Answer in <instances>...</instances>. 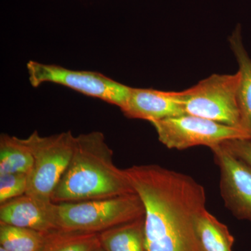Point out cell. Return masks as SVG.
<instances>
[{
  "mask_svg": "<svg viewBox=\"0 0 251 251\" xmlns=\"http://www.w3.org/2000/svg\"><path fill=\"white\" fill-rule=\"evenodd\" d=\"M220 170V191L226 208L251 222V166L224 145L211 148Z\"/></svg>",
  "mask_w": 251,
  "mask_h": 251,
  "instance_id": "ba28073f",
  "label": "cell"
},
{
  "mask_svg": "<svg viewBox=\"0 0 251 251\" xmlns=\"http://www.w3.org/2000/svg\"><path fill=\"white\" fill-rule=\"evenodd\" d=\"M239 80V72L213 74L180 92L185 113L243 129L237 100Z\"/></svg>",
  "mask_w": 251,
  "mask_h": 251,
  "instance_id": "5b68a950",
  "label": "cell"
},
{
  "mask_svg": "<svg viewBox=\"0 0 251 251\" xmlns=\"http://www.w3.org/2000/svg\"><path fill=\"white\" fill-rule=\"evenodd\" d=\"M27 175L7 173L0 175V204L26 193Z\"/></svg>",
  "mask_w": 251,
  "mask_h": 251,
  "instance_id": "e0dca14e",
  "label": "cell"
},
{
  "mask_svg": "<svg viewBox=\"0 0 251 251\" xmlns=\"http://www.w3.org/2000/svg\"><path fill=\"white\" fill-rule=\"evenodd\" d=\"M100 245L97 233L55 230L41 251H92Z\"/></svg>",
  "mask_w": 251,
  "mask_h": 251,
  "instance_id": "2e32d148",
  "label": "cell"
},
{
  "mask_svg": "<svg viewBox=\"0 0 251 251\" xmlns=\"http://www.w3.org/2000/svg\"><path fill=\"white\" fill-rule=\"evenodd\" d=\"M133 193L125 170L114 163L105 135L92 131L75 136L72 158L51 200L55 204L76 202Z\"/></svg>",
  "mask_w": 251,
  "mask_h": 251,
  "instance_id": "7a4b0ae2",
  "label": "cell"
},
{
  "mask_svg": "<svg viewBox=\"0 0 251 251\" xmlns=\"http://www.w3.org/2000/svg\"><path fill=\"white\" fill-rule=\"evenodd\" d=\"M23 140L34 157L25 194L52 202V193L72 158L75 136L71 130L50 136H41L36 130Z\"/></svg>",
  "mask_w": 251,
  "mask_h": 251,
  "instance_id": "277c9868",
  "label": "cell"
},
{
  "mask_svg": "<svg viewBox=\"0 0 251 251\" xmlns=\"http://www.w3.org/2000/svg\"><path fill=\"white\" fill-rule=\"evenodd\" d=\"M223 145L251 166V138L227 140Z\"/></svg>",
  "mask_w": 251,
  "mask_h": 251,
  "instance_id": "ac0fdd59",
  "label": "cell"
},
{
  "mask_svg": "<svg viewBox=\"0 0 251 251\" xmlns=\"http://www.w3.org/2000/svg\"><path fill=\"white\" fill-rule=\"evenodd\" d=\"M50 233L0 224V245L8 251H41Z\"/></svg>",
  "mask_w": 251,
  "mask_h": 251,
  "instance_id": "9a60e30c",
  "label": "cell"
},
{
  "mask_svg": "<svg viewBox=\"0 0 251 251\" xmlns=\"http://www.w3.org/2000/svg\"><path fill=\"white\" fill-rule=\"evenodd\" d=\"M122 112L128 118L151 122L184 115L180 92L131 87Z\"/></svg>",
  "mask_w": 251,
  "mask_h": 251,
  "instance_id": "9c48e42d",
  "label": "cell"
},
{
  "mask_svg": "<svg viewBox=\"0 0 251 251\" xmlns=\"http://www.w3.org/2000/svg\"><path fill=\"white\" fill-rule=\"evenodd\" d=\"M54 203L23 195L0 205V224L50 232L59 230L54 222Z\"/></svg>",
  "mask_w": 251,
  "mask_h": 251,
  "instance_id": "30bf717a",
  "label": "cell"
},
{
  "mask_svg": "<svg viewBox=\"0 0 251 251\" xmlns=\"http://www.w3.org/2000/svg\"><path fill=\"white\" fill-rule=\"evenodd\" d=\"M28 79L33 87L45 83L64 86L79 93L125 107L131 87L120 83L100 73L72 70L56 64L29 61L27 64Z\"/></svg>",
  "mask_w": 251,
  "mask_h": 251,
  "instance_id": "8992f818",
  "label": "cell"
},
{
  "mask_svg": "<svg viewBox=\"0 0 251 251\" xmlns=\"http://www.w3.org/2000/svg\"><path fill=\"white\" fill-rule=\"evenodd\" d=\"M151 124L156 130L158 140L171 150H184L196 146L211 149L227 140L251 138L242 128L188 114Z\"/></svg>",
  "mask_w": 251,
  "mask_h": 251,
  "instance_id": "52a82bcc",
  "label": "cell"
},
{
  "mask_svg": "<svg viewBox=\"0 0 251 251\" xmlns=\"http://www.w3.org/2000/svg\"><path fill=\"white\" fill-rule=\"evenodd\" d=\"M34 157L23 139L2 133L0 136V175L29 174Z\"/></svg>",
  "mask_w": 251,
  "mask_h": 251,
  "instance_id": "5bb4252c",
  "label": "cell"
},
{
  "mask_svg": "<svg viewBox=\"0 0 251 251\" xmlns=\"http://www.w3.org/2000/svg\"><path fill=\"white\" fill-rule=\"evenodd\" d=\"M145 206L148 251H202L195 223L206 209V192L196 180L158 165L125 169Z\"/></svg>",
  "mask_w": 251,
  "mask_h": 251,
  "instance_id": "6da1fadb",
  "label": "cell"
},
{
  "mask_svg": "<svg viewBox=\"0 0 251 251\" xmlns=\"http://www.w3.org/2000/svg\"><path fill=\"white\" fill-rule=\"evenodd\" d=\"M0 251H8L6 250V249H4V248L0 247Z\"/></svg>",
  "mask_w": 251,
  "mask_h": 251,
  "instance_id": "ffe728a7",
  "label": "cell"
},
{
  "mask_svg": "<svg viewBox=\"0 0 251 251\" xmlns=\"http://www.w3.org/2000/svg\"><path fill=\"white\" fill-rule=\"evenodd\" d=\"M92 251H105L103 249V247H101V246H99V247H97V248H95V249H94V250H92Z\"/></svg>",
  "mask_w": 251,
  "mask_h": 251,
  "instance_id": "d6986e66",
  "label": "cell"
},
{
  "mask_svg": "<svg viewBox=\"0 0 251 251\" xmlns=\"http://www.w3.org/2000/svg\"><path fill=\"white\" fill-rule=\"evenodd\" d=\"M195 229L202 251H232L234 238L228 227L206 209L198 216Z\"/></svg>",
  "mask_w": 251,
  "mask_h": 251,
  "instance_id": "4fadbf2b",
  "label": "cell"
},
{
  "mask_svg": "<svg viewBox=\"0 0 251 251\" xmlns=\"http://www.w3.org/2000/svg\"><path fill=\"white\" fill-rule=\"evenodd\" d=\"M105 251H148L145 231V216L99 233Z\"/></svg>",
  "mask_w": 251,
  "mask_h": 251,
  "instance_id": "7c38bea8",
  "label": "cell"
},
{
  "mask_svg": "<svg viewBox=\"0 0 251 251\" xmlns=\"http://www.w3.org/2000/svg\"><path fill=\"white\" fill-rule=\"evenodd\" d=\"M54 222L59 230L100 233L145 216L136 193L76 202L54 203Z\"/></svg>",
  "mask_w": 251,
  "mask_h": 251,
  "instance_id": "3957f363",
  "label": "cell"
},
{
  "mask_svg": "<svg viewBox=\"0 0 251 251\" xmlns=\"http://www.w3.org/2000/svg\"><path fill=\"white\" fill-rule=\"evenodd\" d=\"M239 65L240 74L237 100L240 110L242 126L251 136V59L243 44L241 28L237 27L229 38Z\"/></svg>",
  "mask_w": 251,
  "mask_h": 251,
  "instance_id": "8fae6325",
  "label": "cell"
}]
</instances>
